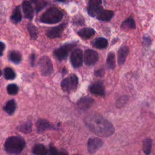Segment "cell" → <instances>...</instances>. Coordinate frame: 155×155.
I'll return each instance as SVG.
<instances>
[{"label": "cell", "instance_id": "1", "mask_svg": "<svg viewBox=\"0 0 155 155\" xmlns=\"http://www.w3.org/2000/svg\"><path fill=\"white\" fill-rule=\"evenodd\" d=\"M85 122L93 133L101 137H108L114 132L113 125L97 114L87 116L85 119Z\"/></svg>", "mask_w": 155, "mask_h": 155}, {"label": "cell", "instance_id": "2", "mask_svg": "<svg viewBox=\"0 0 155 155\" xmlns=\"http://www.w3.org/2000/svg\"><path fill=\"white\" fill-rule=\"evenodd\" d=\"M25 146V140L21 136H13L9 137L4 143L5 150L13 154L21 153Z\"/></svg>", "mask_w": 155, "mask_h": 155}, {"label": "cell", "instance_id": "3", "mask_svg": "<svg viewBox=\"0 0 155 155\" xmlns=\"http://www.w3.org/2000/svg\"><path fill=\"white\" fill-rule=\"evenodd\" d=\"M63 16L62 11L57 7H53L47 9L42 15L40 18V21L44 24H56L62 19Z\"/></svg>", "mask_w": 155, "mask_h": 155}, {"label": "cell", "instance_id": "4", "mask_svg": "<svg viewBox=\"0 0 155 155\" xmlns=\"http://www.w3.org/2000/svg\"><path fill=\"white\" fill-rule=\"evenodd\" d=\"M78 85V78L74 74H72L63 79L61 84L62 90L67 93H70L75 91L77 88Z\"/></svg>", "mask_w": 155, "mask_h": 155}, {"label": "cell", "instance_id": "5", "mask_svg": "<svg viewBox=\"0 0 155 155\" xmlns=\"http://www.w3.org/2000/svg\"><path fill=\"white\" fill-rule=\"evenodd\" d=\"M39 70L43 76L50 75L53 71V67L51 60L48 56L41 57L38 62Z\"/></svg>", "mask_w": 155, "mask_h": 155}, {"label": "cell", "instance_id": "6", "mask_svg": "<svg viewBox=\"0 0 155 155\" xmlns=\"http://www.w3.org/2000/svg\"><path fill=\"white\" fill-rule=\"evenodd\" d=\"M74 44H67L63 45L54 51V56L58 60L60 61H63L64 59H66L69 52L74 47Z\"/></svg>", "mask_w": 155, "mask_h": 155}, {"label": "cell", "instance_id": "7", "mask_svg": "<svg viewBox=\"0 0 155 155\" xmlns=\"http://www.w3.org/2000/svg\"><path fill=\"white\" fill-rule=\"evenodd\" d=\"M103 8L101 0H90L87 5V12L91 17H96Z\"/></svg>", "mask_w": 155, "mask_h": 155}, {"label": "cell", "instance_id": "8", "mask_svg": "<svg viewBox=\"0 0 155 155\" xmlns=\"http://www.w3.org/2000/svg\"><path fill=\"white\" fill-rule=\"evenodd\" d=\"M70 61L74 68H79L82 66L83 62L82 50L79 48L74 49L71 54Z\"/></svg>", "mask_w": 155, "mask_h": 155}, {"label": "cell", "instance_id": "9", "mask_svg": "<svg viewBox=\"0 0 155 155\" xmlns=\"http://www.w3.org/2000/svg\"><path fill=\"white\" fill-rule=\"evenodd\" d=\"M99 59L98 53L93 50H87L85 51L84 61L87 65H94Z\"/></svg>", "mask_w": 155, "mask_h": 155}, {"label": "cell", "instance_id": "10", "mask_svg": "<svg viewBox=\"0 0 155 155\" xmlns=\"http://www.w3.org/2000/svg\"><path fill=\"white\" fill-rule=\"evenodd\" d=\"M65 27L66 24H61L58 26L52 27L47 30L46 32V35L47 37L51 39L59 38L62 35Z\"/></svg>", "mask_w": 155, "mask_h": 155}, {"label": "cell", "instance_id": "11", "mask_svg": "<svg viewBox=\"0 0 155 155\" xmlns=\"http://www.w3.org/2000/svg\"><path fill=\"white\" fill-rule=\"evenodd\" d=\"M103 141L97 137L89 139L87 144V149L89 153H94L96 152L103 145Z\"/></svg>", "mask_w": 155, "mask_h": 155}, {"label": "cell", "instance_id": "12", "mask_svg": "<svg viewBox=\"0 0 155 155\" xmlns=\"http://www.w3.org/2000/svg\"><path fill=\"white\" fill-rule=\"evenodd\" d=\"M22 8L25 18L31 20L33 18L34 11L30 2L27 1H24L22 4Z\"/></svg>", "mask_w": 155, "mask_h": 155}, {"label": "cell", "instance_id": "13", "mask_svg": "<svg viewBox=\"0 0 155 155\" xmlns=\"http://www.w3.org/2000/svg\"><path fill=\"white\" fill-rule=\"evenodd\" d=\"M94 103V99L90 97H83L78 102V105L80 109L85 110L91 107Z\"/></svg>", "mask_w": 155, "mask_h": 155}, {"label": "cell", "instance_id": "14", "mask_svg": "<svg viewBox=\"0 0 155 155\" xmlns=\"http://www.w3.org/2000/svg\"><path fill=\"white\" fill-rule=\"evenodd\" d=\"M129 53V48L127 46L124 45L122 46L118 51V56H117V62L118 64L121 65L124 64L125 62L126 58Z\"/></svg>", "mask_w": 155, "mask_h": 155}, {"label": "cell", "instance_id": "15", "mask_svg": "<svg viewBox=\"0 0 155 155\" xmlns=\"http://www.w3.org/2000/svg\"><path fill=\"white\" fill-rule=\"evenodd\" d=\"M113 15L114 13L113 11L102 8L96 15V18L99 21H108L113 18Z\"/></svg>", "mask_w": 155, "mask_h": 155}, {"label": "cell", "instance_id": "16", "mask_svg": "<svg viewBox=\"0 0 155 155\" xmlns=\"http://www.w3.org/2000/svg\"><path fill=\"white\" fill-rule=\"evenodd\" d=\"M89 90H90V92L93 94L102 96H104L105 95L104 88L101 83L96 82V83L92 84L90 87Z\"/></svg>", "mask_w": 155, "mask_h": 155}, {"label": "cell", "instance_id": "17", "mask_svg": "<svg viewBox=\"0 0 155 155\" xmlns=\"http://www.w3.org/2000/svg\"><path fill=\"white\" fill-rule=\"evenodd\" d=\"M95 33V31L92 28L85 27L78 31V35L84 39H87L92 37Z\"/></svg>", "mask_w": 155, "mask_h": 155}, {"label": "cell", "instance_id": "18", "mask_svg": "<svg viewBox=\"0 0 155 155\" xmlns=\"http://www.w3.org/2000/svg\"><path fill=\"white\" fill-rule=\"evenodd\" d=\"M136 27V24L133 18H128L125 20L121 24L120 28L124 31H128L131 29H134Z\"/></svg>", "mask_w": 155, "mask_h": 155}, {"label": "cell", "instance_id": "19", "mask_svg": "<svg viewBox=\"0 0 155 155\" xmlns=\"http://www.w3.org/2000/svg\"><path fill=\"white\" fill-rule=\"evenodd\" d=\"M16 108V104L15 100L12 99L8 101L4 107V110L9 115H12L14 113Z\"/></svg>", "mask_w": 155, "mask_h": 155}, {"label": "cell", "instance_id": "20", "mask_svg": "<svg viewBox=\"0 0 155 155\" xmlns=\"http://www.w3.org/2000/svg\"><path fill=\"white\" fill-rule=\"evenodd\" d=\"M93 46L98 49L105 48L108 46V41L104 38H97L93 42Z\"/></svg>", "mask_w": 155, "mask_h": 155}, {"label": "cell", "instance_id": "21", "mask_svg": "<svg viewBox=\"0 0 155 155\" xmlns=\"http://www.w3.org/2000/svg\"><path fill=\"white\" fill-rule=\"evenodd\" d=\"M51 127L50 122L45 119H39L36 122V128L39 132L43 131L45 130L49 129Z\"/></svg>", "mask_w": 155, "mask_h": 155}, {"label": "cell", "instance_id": "22", "mask_svg": "<svg viewBox=\"0 0 155 155\" xmlns=\"http://www.w3.org/2000/svg\"><path fill=\"white\" fill-rule=\"evenodd\" d=\"M21 19H22V15L21 13L20 7L18 6L14 10L13 14L10 17V19L13 23L17 24L21 21Z\"/></svg>", "mask_w": 155, "mask_h": 155}, {"label": "cell", "instance_id": "23", "mask_svg": "<svg viewBox=\"0 0 155 155\" xmlns=\"http://www.w3.org/2000/svg\"><path fill=\"white\" fill-rule=\"evenodd\" d=\"M9 59L14 64H19L22 60L21 53L18 51H11L9 53Z\"/></svg>", "mask_w": 155, "mask_h": 155}, {"label": "cell", "instance_id": "24", "mask_svg": "<svg viewBox=\"0 0 155 155\" xmlns=\"http://www.w3.org/2000/svg\"><path fill=\"white\" fill-rule=\"evenodd\" d=\"M33 153L35 154L44 155L48 153V150L44 145L42 144H36L33 148Z\"/></svg>", "mask_w": 155, "mask_h": 155}, {"label": "cell", "instance_id": "25", "mask_svg": "<svg viewBox=\"0 0 155 155\" xmlns=\"http://www.w3.org/2000/svg\"><path fill=\"white\" fill-rule=\"evenodd\" d=\"M107 65L108 68L114 69L116 66L115 54L113 52L108 53L107 58Z\"/></svg>", "mask_w": 155, "mask_h": 155}, {"label": "cell", "instance_id": "26", "mask_svg": "<svg viewBox=\"0 0 155 155\" xmlns=\"http://www.w3.org/2000/svg\"><path fill=\"white\" fill-rule=\"evenodd\" d=\"M27 29L31 39H36L38 35V31L36 26L31 23H28L27 25Z\"/></svg>", "mask_w": 155, "mask_h": 155}, {"label": "cell", "instance_id": "27", "mask_svg": "<svg viewBox=\"0 0 155 155\" xmlns=\"http://www.w3.org/2000/svg\"><path fill=\"white\" fill-rule=\"evenodd\" d=\"M31 128H32V125L30 121H27L25 122H24L23 124L19 125L18 127V130L24 133H28L31 132Z\"/></svg>", "mask_w": 155, "mask_h": 155}, {"label": "cell", "instance_id": "28", "mask_svg": "<svg viewBox=\"0 0 155 155\" xmlns=\"http://www.w3.org/2000/svg\"><path fill=\"white\" fill-rule=\"evenodd\" d=\"M152 147V140L150 139H146L143 142V151L146 154H148L151 152Z\"/></svg>", "mask_w": 155, "mask_h": 155}, {"label": "cell", "instance_id": "29", "mask_svg": "<svg viewBox=\"0 0 155 155\" xmlns=\"http://www.w3.org/2000/svg\"><path fill=\"white\" fill-rule=\"evenodd\" d=\"M4 77L7 80H13L16 77V73L10 67H7L4 69Z\"/></svg>", "mask_w": 155, "mask_h": 155}, {"label": "cell", "instance_id": "30", "mask_svg": "<svg viewBox=\"0 0 155 155\" xmlns=\"http://www.w3.org/2000/svg\"><path fill=\"white\" fill-rule=\"evenodd\" d=\"M18 87L15 84H10L7 87V93L10 95H14L18 93Z\"/></svg>", "mask_w": 155, "mask_h": 155}, {"label": "cell", "instance_id": "31", "mask_svg": "<svg viewBox=\"0 0 155 155\" xmlns=\"http://www.w3.org/2000/svg\"><path fill=\"white\" fill-rule=\"evenodd\" d=\"M35 4V8L36 11L39 12L47 5V2L45 0H37Z\"/></svg>", "mask_w": 155, "mask_h": 155}, {"label": "cell", "instance_id": "32", "mask_svg": "<svg viewBox=\"0 0 155 155\" xmlns=\"http://www.w3.org/2000/svg\"><path fill=\"white\" fill-rule=\"evenodd\" d=\"M128 97L127 96H121L116 102V105L117 106V107H123L128 101Z\"/></svg>", "mask_w": 155, "mask_h": 155}, {"label": "cell", "instance_id": "33", "mask_svg": "<svg viewBox=\"0 0 155 155\" xmlns=\"http://www.w3.org/2000/svg\"><path fill=\"white\" fill-rule=\"evenodd\" d=\"M5 45L4 42H0V56H1L3 54V52L5 50Z\"/></svg>", "mask_w": 155, "mask_h": 155}, {"label": "cell", "instance_id": "34", "mask_svg": "<svg viewBox=\"0 0 155 155\" xmlns=\"http://www.w3.org/2000/svg\"><path fill=\"white\" fill-rule=\"evenodd\" d=\"M35 61V53H32L30 56V63L31 66L34 65Z\"/></svg>", "mask_w": 155, "mask_h": 155}, {"label": "cell", "instance_id": "35", "mask_svg": "<svg viewBox=\"0 0 155 155\" xmlns=\"http://www.w3.org/2000/svg\"><path fill=\"white\" fill-rule=\"evenodd\" d=\"M50 153L51 154H58V151L56 150V149L55 148H54L53 147H50Z\"/></svg>", "mask_w": 155, "mask_h": 155}, {"label": "cell", "instance_id": "36", "mask_svg": "<svg viewBox=\"0 0 155 155\" xmlns=\"http://www.w3.org/2000/svg\"><path fill=\"white\" fill-rule=\"evenodd\" d=\"M94 74L96 75V76H102V74H104V71L102 70H98L97 71H96L94 72Z\"/></svg>", "mask_w": 155, "mask_h": 155}, {"label": "cell", "instance_id": "37", "mask_svg": "<svg viewBox=\"0 0 155 155\" xmlns=\"http://www.w3.org/2000/svg\"><path fill=\"white\" fill-rule=\"evenodd\" d=\"M143 41H145V42H144L143 43H144V44H147V45H148V44H150V43H151V40H150V39L149 38H148V37H147V38H145V37H143Z\"/></svg>", "mask_w": 155, "mask_h": 155}, {"label": "cell", "instance_id": "38", "mask_svg": "<svg viewBox=\"0 0 155 155\" xmlns=\"http://www.w3.org/2000/svg\"><path fill=\"white\" fill-rule=\"evenodd\" d=\"M58 1H59V2H64L66 1V0H56Z\"/></svg>", "mask_w": 155, "mask_h": 155}, {"label": "cell", "instance_id": "39", "mask_svg": "<svg viewBox=\"0 0 155 155\" xmlns=\"http://www.w3.org/2000/svg\"><path fill=\"white\" fill-rule=\"evenodd\" d=\"M30 2H33V3H35L37 0H30Z\"/></svg>", "mask_w": 155, "mask_h": 155}, {"label": "cell", "instance_id": "40", "mask_svg": "<svg viewBox=\"0 0 155 155\" xmlns=\"http://www.w3.org/2000/svg\"><path fill=\"white\" fill-rule=\"evenodd\" d=\"M1 74H2V73H1V69H0V76H1Z\"/></svg>", "mask_w": 155, "mask_h": 155}]
</instances>
